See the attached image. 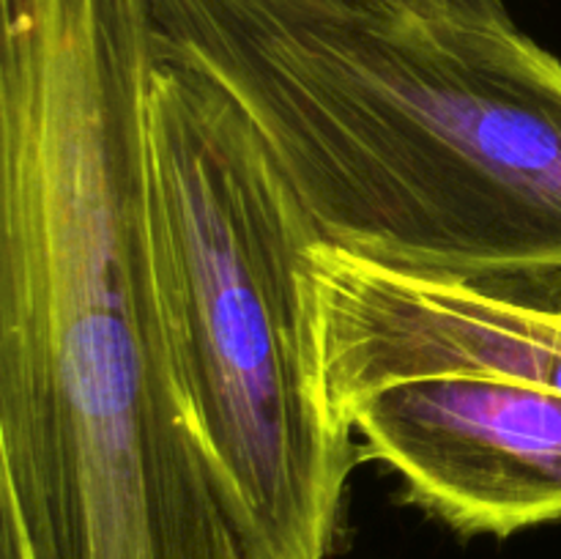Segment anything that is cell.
Here are the masks:
<instances>
[{
	"label": "cell",
	"mask_w": 561,
	"mask_h": 559,
	"mask_svg": "<svg viewBox=\"0 0 561 559\" xmlns=\"http://www.w3.org/2000/svg\"><path fill=\"white\" fill-rule=\"evenodd\" d=\"M0 559H257L151 241V0H0Z\"/></svg>",
	"instance_id": "obj_1"
},
{
	"label": "cell",
	"mask_w": 561,
	"mask_h": 559,
	"mask_svg": "<svg viewBox=\"0 0 561 559\" xmlns=\"http://www.w3.org/2000/svg\"><path fill=\"white\" fill-rule=\"evenodd\" d=\"M250 118L321 244L561 307V60L438 0H151Z\"/></svg>",
	"instance_id": "obj_2"
},
{
	"label": "cell",
	"mask_w": 561,
	"mask_h": 559,
	"mask_svg": "<svg viewBox=\"0 0 561 559\" xmlns=\"http://www.w3.org/2000/svg\"><path fill=\"white\" fill-rule=\"evenodd\" d=\"M151 241L181 389L257 559H327L365 447L329 409L301 263L321 244L244 110L153 38Z\"/></svg>",
	"instance_id": "obj_3"
},
{
	"label": "cell",
	"mask_w": 561,
	"mask_h": 559,
	"mask_svg": "<svg viewBox=\"0 0 561 559\" xmlns=\"http://www.w3.org/2000/svg\"><path fill=\"white\" fill-rule=\"evenodd\" d=\"M301 272L323 395L340 422L356 400L420 378L561 392V307L409 277L329 244H312Z\"/></svg>",
	"instance_id": "obj_4"
},
{
	"label": "cell",
	"mask_w": 561,
	"mask_h": 559,
	"mask_svg": "<svg viewBox=\"0 0 561 559\" xmlns=\"http://www.w3.org/2000/svg\"><path fill=\"white\" fill-rule=\"evenodd\" d=\"M343 422L458 535L510 537L561 518V392L420 378L356 400Z\"/></svg>",
	"instance_id": "obj_5"
},
{
	"label": "cell",
	"mask_w": 561,
	"mask_h": 559,
	"mask_svg": "<svg viewBox=\"0 0 561 559\" xmlns=\"http://www.w3.org/2000/svg\"><path fill=\"white\" fill-rule=\"evenodd\" d=\"M345 3H378V0H345ZM438 3L458 5V3H453V0H438ZM458 9H463V5H458ZM466 11H471V9H466ZM477 14H482V11H477ZM491 16H496V14H491Z\"/></svg>",
	"instance_id": "obj_6"
}]
</instances>
